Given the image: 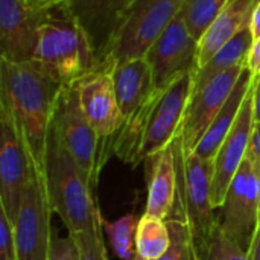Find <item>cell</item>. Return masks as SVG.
<instances>
[{
  "label": "cell",
  "mask_w": 260,
  "mask_h": 260,
  "mask_svg": "<svg viewBox=\"0 0 260 260\" xmlns=\"http://www.w3.org/2000/svg\"><path fill=\"white\" fill-rule=\"evenodd\" d=\"M171 247L168 222L143 213L137 229V256L145 260H158Z\"/></svg>",
  "instance_id": "cell-21"
},
{
  "label": "cell",
  "mask_w": 260,
  "mask_h": 260,
  "mask_svg": "<svg viewBox=\"0 0 260 260\" xmlns=\"http://www.w3.org/2000/svg\"><path fill=\"white\" fill-rule=\"evenodd\" d=\"M166 222L171 233V247L158 260H197L187 227L174 219H168Z\"/></svg>",
  "instance_id": "cell-25"
},
{
  "label": "cell",
  "mask_w": 260,
  "mask_h": 260,
  "mask_svg": "<svg viewBox=\"0 0 260 260\" xmlns=\"http://www.w3.org/2000/svg\"><path fill=\"white\" fill-rule=\"evenodd\" d=\"M62 87L79 81L101 67L90 38L67 5L47 11L40 29L35 56Z\"/></svg>",
  "instance_id": "cell-3"
},
{
  "label": "cell",
  "mask_w": 260,
  "mask_h": 260,
  "mask_svg": "<svg viewBox=\"0 0 260 260\" xmlns=\"http://www.w3.org/2000/svg\"><path fill=\"white\" fill-rule=\"evenodd\" d=\"M0 207L14 225L34 166L8 111L0 108Z\"/></svg>",
  "instance_id": "cell-10"
},
{
  "label": "cell",
  "mask_w": 260,
  "mask_h": 260,
  "mask_svg": "<svg viewBox=\"0 0 260 260\" xmlns=\"http://www.w3.org/2000/svg\"><path fill=\"white\" fill-rule=\"evenodd\" d=\"M47 11L27 0H0V59L30 61L35 56L38 29Z\"/></svg>",
  "instance_id": "cell-13"
},
{
  "label": "cell",
  "mask_w": 260,
  "mask_h": 260,
  "mask_svg": "<svg viewBox=\"0 0 260 260\" xmlns=\"http://www.w3.org/2000/svg\"><path fill=\"white\" fill-rule=\"evenodd\" d=\"M47 260H81L79 248L72 235L67 238H58L55 233L50 241Z\"/></svg>",
  "instance_id": "cell-27"
},
{
  "label": "cell",
  "mask_w": 260,
  "mask_h": 260,
  "mask_svg": "<svg viewBox=\"0 0 260 260\" xmlns=\"http://www.w3.org/2000/svg\"><path fill=\"white\" fill-rule=\"evenodd\" d=\"M52 213L44 183L34 169L12 225L17 260H47L53 236Z\"/></svg>",
  "instance_id": "cell-8"
},
{
  "label": "cell",
  "mask_w": 260,
  "mask_h": 260,
  "mask_svg": "<svg viewBox=\"0 0 260 260\" xmlns=\"http://www.w3.org/2000/svg\"><path fill=\"white\" fill-rule=\"evenodd\" d=\"M72 236L78 244L81 260H108L101 229L88 233H76Z\"/></svg>",
  "instance_id": "cell-26"
},
{
  "label": "cell",
  "mask_w": 260,
  "mask_h": 260,
  "mask_svg": "<svg viewBox=\"0 0 260 260\" xmlns=\"http://www.w3.org/2000/svg\"><path fill=\"white\" fill-rule=\"evenodd\" d=\"M250 30L253 38H260V0L256 3L251 18H250Z\"/></svg>",
  "instance_id": "cell-32"
},
{
  "label": "cell",
  "mask_w": 260,
  "mask_h": 260,
  "mask_svg": "<svg viewBox=\"0 0 260 260\" xmlns=\"http://www.w3.org/2000/svg\"><path fill=\"white\" fill-rule=\"evenodd\" d=\"M253 113L254 122H260V75L253 79Z\"/></svg>",
  "instance_id": "cell-30"
},
{
  "label": "cell",
  "mask_w": 260,
  "mask_h": 260,
  "mask_svg": "<svg viewBox=\"0 0 260 260\" xmlns=\"http://www.w3.org/2000/svg\"><path fill=\"white\" fill-rule=\"evenodd\" d=\"M247 157L250 160H253L254 163L260 165V122H254L248 151H247Z\"/></svg>",
  "instance_id": "cell-29"
},
{
  "label": "cell",
  "mask_w": 260,
  "mask_h": 260,
  "mask_svg": "<svg viewBox=\"0 0 260 260\" xmlns=\"http://www.w3.org/2000/svg\"><path fill=\"white\" fill-rule=\"evenodd\" d=\"M44 187L52 210L70 235L102 229L104 218L93 200L94 189L66 148L53 120L46 148Z\"/></svg>",
  "instance_id": "cell-2"
},
{
  "label": "cell",
  "mask_w": 260,
  "mask_h": 260,
  "mask_svg": "<svg viewBox=\"0 0 260 260\" xmlns=\"http://www.w3.org/2000/svg\"><path fill=\"white\" fill-rule=\"evenodd\" d=\"M257 2L259 0H229L198 41V69L250 26V18Z\"/></svg>",
  "instance_id": "cell-17"
},
{
  "label": "cell",
  "mask_w": 260,
  "mask_h": 260,
  "mask_svg": "<svg viewBox=\"0 0 260 260\" xmlns=\"http://www.w3.org/2000/svg\"><path fill=\"white\" fill-rule=\"evenodd\" d=\"M247 69V61L227 70L225 73L213 78L210 82L200 88H192L189 105L183 119L180 136L186 154L195 151L204 133L221 111L233 88L236 87L242 72Z\"/></svg>",
  "instance_id": "cell-11"
},
{
  "label": "cell",
  "mask_w": 260,
  "mask_h": 260,
  "mask_svg": "<svg viewBox=\"0 0 260 260\" xmlns=\"http://www.w3.org/2000/svg\"><path fill=\"white\" fill-rule=\"evenodd\" d=\"M253 73L248 70V67L242 72L236 87L233 88L230 98L227 99V102L224 104V107L221 108V111L216 114V117L213 119V122L210 123V126L207 128V131L204 133L203 139L200 140V143L197 145L195 148V154L209 161V163H213L221 145L224 143L225 137L229 136L230 129L233 128L238 116H239V111H241V107L251 88V84H253Z\"/></svg>",
  "instance_id": "cell-19"
},
{
  "label": "cell",
  "mask_w": 260,
  "mask_h": 260,
  "mask_svg": "<svg viewBox=\"0 0 260 260\" xmlns=\"http://www.w3.org/2000/svg\"><path fill=\"white\" fill-rule=\"evenodd\" d=\"M257 165V163H256ZM257 200H259V227H260V165H257Z\"/></svg>",
  "instance_id": "cell-34"
},
{
  "label": "cell",
  "mask_w": 260,
  "mask_h": 260,
  "mask_svg": "<svg viewBox=\"0 0 260 260\" xmlns=\"http://www.w3.org/2000/svg\"><path fill=\"white\" fill-rule=\"evenodd\" d=\"M197 260H250V256L230 241L218 224L212 232L203 254Z\"/></svg>",
  "instance_id": "cell-24"
},
{
  "label": "cell",
  "mask_w": 260,
  "mask_h": 260,
  "mask_svg": "<svg viewBox=\"0 0 260 260\" xmlns=\"http://www.w3.org/2000/svg\"><path fill=\"white\" fill-rule=\"evenodd\" d=\"M134 0H70L69 11L91 41L99 62Z\"/></svg>",
  "instance_id": "cell-15"
},
{
  "label": "cell",
  "mask_w": 260,
  "mask_h": 260,
  "mask_svg": "<svg viewBox=\"0 0 260 260\" xmlns=\"http://www.w3.org/2000/svg\"><path fill=\"white\" fill-rule=\"evenodd\" d=\"M218 224L222 233L241 250L250 253L259 230L257 165L245 157L230 184Z\"/></svg>",
  "instance_id": "cell-7"
},
{
  "label": "cell",
  "mask_w": 260,
  "mask_h": 260,
  "mask_svg": "<svg viewBox=\"0 0 260 260\" xmlns=\"http://www.w3.org/2000/svg\"><path fill=\"white\" fill-rule=\"evenodd\" d=\"M140 218L126 215L117 221L108 222L102 219V227L110 236L111 248L122 260L137 259V229Z\"/></svg>",
  "instance_id": "cell-22"
},
{
  "label": "cell",
  "mask_w": 260,
  "mask_h": 260,
  "mask_svg": "<svg viewBox=\"0 0 260 260\" xmlns=\"http://www.w3.org/2000/svg\"><path fill=\"white\" fill-rule=\"evenodd\" d=\"M61 88L62 85L37 59H0V108L12 117L43 183L47 137Z\"/></svg>",
  "instance_id": "cell-1"
},
{
  "label": "cell",
  "mask_w": 260,
  "mask_h": 260,
  "mask_svg": "<svg viewBox=\"0 0 260 260\" xmlns=\"http://www.w3.org/2000/svg\"><path fill=\"white\" fill-rule=\"evenodd\" d=\"M111 69V64H101L99 69L76 81L81 108L91 128L107 143H113L123 125Z\"/></svg>",
  "instance_id": "cell-12"
},
{
  "label": "cell",
  "mask_w": 260,
  "mask_h": 260,
  "mask_svg": "<svg viewBox=\"0 0 260 260\" xmlns=\"http://www.w3.org/2000/svg\"><path fill=\"white\" fill-rule=\"evenodd\" d=\"M251 43H253V35L248 26L241 34H238L232 41H229L221 50H218L203 67L195 70L192 88H200L207 82H210L213 78L245 62Z\"/></svg>",
  "instance_id": "cell-20"
},
{
  "label": "cell",
  "mask_w": 260,
  "mask_h": 260,
  "mask_svg": "<svg viewBox=\"0 0 260 260\" xmlns=\"http://www.w3.org/2000/svg\"><path fill=\"white\" fill-rule=\"evenodd\" d=\"M171 145L177 168V195L168 219L180 221L187 227L195 259H198L218 225L212 204L213 163L200 158L195 152L186 154L180 134Z\"/></svg>",
  "instance_id": "cell-4"
},
{
  "label": "cell",
  "mask_w": 260,
  "mask_h": 260,
  "mask_svg": "<svg viewBox=\"0 0 260 260\" xmlns=\"http://www.w3.org/2000/svg\"><path fill=\"white\" fill-rule=\"evenodd\" d=\"M247 67L253 76L260 75V38H253L251 47L247 55Z\"/></svg>",
  "instance_id": "cell-28"
},
{
  "label": "cell",
  "mask_w": 260,
  "mask_h": 260,
  "mask_svg": "<svg viewBox=\"0 0 260 260\" xmlns=\"http://www.w3.org/2000/svg\"><path fill=\"white\" fill-rule=\"evenodd\" d=\"M52 120L66 148L87 177L91 187L96 189L108 152L81 108L76 82L61 88Z\"/></svg>",
  "instance_id": "cell-6"
},
{
  "label": "cell",
  "mask_w": 260,
  "mask_h": 260,
  "mask_svg": "<svg viewBox=\"0 0 260 260\" xmlns=\"http://www.w3.org/2000/svg\"><path fill=\"white\" fill-rule=\"evenodd\" d=\"M253 126H254V113H253V84H251V88L241 107L239 116L213 160L212 204L215 210L222 207L230 184L235 180L241 165L247 157Z\"/></svg>",
  "instance_id": "cell-14"
},
{
  "label": "cell",
  "mask_w": 260,
  "mask_h": 260,
  "mask_svg": "<svg viewBox=\"0 0 260 260\" xmlns=\"http://www.w3.org/2000/svg\"><path fill=\"white\" fill-rule=\"evenodd\" d=\"M152 69L155 93L169 87L178 78L198 69V41L187 30L178 14L145 53Z\"/></svg>",
  "instance_id": "cell-9"
},
{
  "label": "cell",
  "mask_w": 260,
  "mask_h": 260,
  "mask_svg": "<svg viewBox=\"0 0 260 260\" xmlns=\"http://www.w3.org/2000/svg\"><path fill=\"white\" fill-rule=\"evenodd\" d=\"M184 3L186 0H134L101 64L145 56L151 44L180 14Z\"/></svg>",
  "instance_id": "cell-5"
},
{
  "label": "cell",
  "mask_w": 260,
  "mask_h": 260,
  "mask_svg": "<svg viewBox=\"0 0 260 260\" xmlns=\"http://www.w3.org/2000/svg\"><path fill=\"white\" fill-rule=\"evenodd\" d=\"M111 66L114 91L123 117V125H129L142 114L155 94L152 69L145 56Z\"/></svg>",
  "instance_id": "cell-16"
},
{
  "label": "cell",
  "mask_w": 260,
  "mask_h": 260,
  "mask_svg": "<svg viewBox=\"0 0 260 260\" xmlns=\"http://www.w3.org/2000/svg\"><path fill=\"white\" fill-rule=\"evenodd\" d=\"M229 0H186L180 14L190 35L200 41L203 34L224 9Z\"/></svg>",
  "instance_id": "cell-23"
},
{
  "label": "cell",
  "mask_w": 260,
  "mask_h": 260,
  "mask_svg": "<svg viewBox=\"0 0 260 260\" xmlns=\"http://www.w3.org/2000/svg\"><path fill=\"white\" fill-rule=\"evenodd\" d=\"M148 201L145 215L168 219L177 195V168L172 145L148 158Z\"/></svg>",
  "instance_id": "cell-18"
},
{
  "label": "cell",
  "mask_w": 260,
  "mask_h": 260,
  "mask_svg": "<svg viewBox=\"0 0 260 260\" xmlns=\"http://www.w3.org/2000/svg\"><path fill=\"white\" fill-rule=\"evenodd\" d=\"M248 256H250V260H260V227L254 236V241H253Z\"/></svg>",
  "instance_id": "cell-33"
},
{
  "label": "cell",
  "mask_w": 260,
  "mask_h": 260,
  "mask_svg": "<svg viewBox=\"0 0 260 260\" xmlns=\"http://www.w3.org/2000/svg\"><path fill=\"white\" fill-rule=\"evenodd\" d=\"M27 2L40 11H49L55 6L67 5L70 0H27Z\"/></svg>",
  "instance_id": "cell-31"
}]
</instances>
